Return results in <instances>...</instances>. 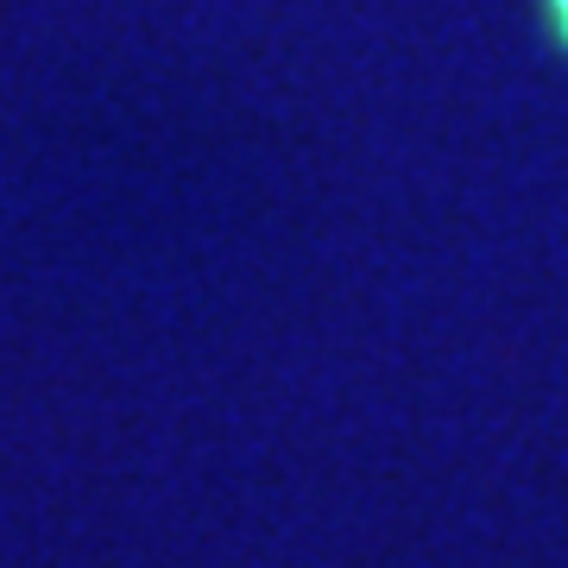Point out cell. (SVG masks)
Returning a JSON list of instances; mask_svg holds the SVG:
<instances>
[{
  "instance_id": "6da1fadb",
  "label": "cell",
  "mask_w": 568,
  "mask_h": 568,
  "mask_svg": "<svg viewBox=\"0 0 568 568\" xmlns=\"http://www.w3.org/2000/svg\"><path fill=\"white\" fill-rule=\"evenodd\" d=\"M544 13H549V32L568 44V0H544Z\"/></svg>"
}]
</instances>
